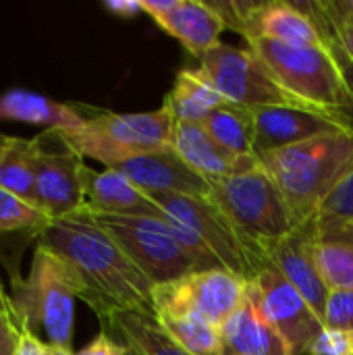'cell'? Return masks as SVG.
I'll return each instance as SVG.
<instances>
[{"mask_svg": "<svg viewBox=\"0 0 353 355\" xmlns=\"http://www.w3.org/2000/svg\"><path fill=\"white\" fill-rule=\"evenodd\" d=\"M117 168L123 175H127L148 196H160V193L196 196V198L212 196V183L206 177H202L198 171H193L175 152L173 146L158 152L129 158Z\"/></svg>", "mask_w": 353, "mask_h": 355, "instance_id": "obj_14", "label": "cell"}, {"mask_svg": "<svg viewBox=\"0 0 353 355\" xmlns=\"http://www.w3.org/2000/svg\"><path fill=\"white\" fill-rule=\"evenodd\" d=\"M6 139H8V135H4V133H0V150H2V146L6 144Z\"/></svg>", "mask_w": 353, "mask_h": 355, "instance_id": "obj_40", "label": "cell"}, {"mask_svg": "<svg viewBox=\"0 0 353 355\" xmlns=\"http://www.w3.org/2000/svg\"><path fill=\"white\" fill-rule=\"evenodd\" d=\"M46 349H48V343H44L40 337H35L29 331H21L15 355H46Z\"/></svg>", "mask_w": 353, "mask_h": 355, "instance_id": "obj_36", "label": "cell"}, {"mask_svg": "<svg viewBox=\"0 0 353 355\" xmlns=\"http://www.w3.org/2000/svg\"><path fill=\"white\" fill-rule=\"evenodd\" d=\"M0 121L44 125L46 129H75L83 114L77 104H62L29 89H8L0 94Z\"/></svg>", "mask_w": 353, "mask_h": 355, "instance_id": "obj_23", "label": "cell"}, {"mask_svg": "<svg viewBox=\"0 0 353 355\" xmlns=\"http://www.w3.org/2000/svg\"><path fill=\"white\" fill-rule=\"evenodd\" d=\"M35 206L50 223L79 212L83 208V156L64 141L58 129H46L35 135Z\"/></svg>", "mask_w": 353, "mask_h": 355, "instance_id": "obj_11", "label": "cell"}, {"mask_svg": "<svg viewBox=\"0 0 353 355\" xmlns=\"http://www.w3.org/2000/svg\"><path fill=\"white\" fill-rule=\"evenodd\" d=\"M21 324L12 312L0 310V355H15L21 337Z\"/></svg>", "mask_w": 353, "mask_h": 355, "instance_id": "obj_33", "label": "cell"}, {"mask_svg": "<svg viewBox=\"0 0 353 355\" xmlns=\"http://www.w3.org/2000/svg\"><path fill=\"white\" fill-rule=\"evenodd\" d=\"M327 48L331 50V54H333V58H335V62H337V67H339L343 79H345V85H347V89H350V96H352L350 108L343 110V112H339L337 116H339L350 129H353V60L352 56L341 48V44H339L335 37H331V35L327 37Z\"/></svg>", "mask_w": 353, "mask_h": 355, "instance_id": "obj_32", "label": "cell"}, {"mask_svg": "<svg viewBox=\"0 0 353 355\" xmlns=\"http://www.w3.org/2000/svg\"><path fill=\"white\" fill-rule=\"evenodd\" d=\"M125 355H139V354H135V352H133L131 347H127V352H125Z\"/></svg>", "mask_w": 353, "mask_h": 355, "instance_id": "obj_41", "label": "cell"}, {"mask_svg": "<svg viewBox=\"0 0 353 355\" xmlns=\"http://www.w3.org/2000/svg\"><path fill=\"white\" fill-rule=\"evenodd\" d=\"M210 198L266 266H270V252L300 227L279 185L260 162L246 173L212 181Z\"/></svg>", "mask_w": 353, "mask_h": 355, "instance_id": "obj_5", "label": "cell"}, {"mask_svg": "<svg viewBox=\"0 0 353 355\" xmlns=\"http://www.w3.org/2000/svg\"><path fill=\"white\" fill-rule=\"evenodd\" d=\"M83 285L75 270L54 252L37 243L27 279L12 281V308L23 331L54 347H73L75 302Z\"/></svg>", "mask_w": 353, "mask_h": 355, "instance_id": "obj_3", "label": "cell"}, {"mask_svg": "<svg viewBox=\"0 0 353 355\" xmlns=\"http://www.w3.org/2000/svg\"><path fill=\"white\" fill-rule=\"evenodd\" d=\"M327 329L353 333V291H331L322 318Z\"/></svg>", "mask_w": 353, "mask_h": 355, "instance_id": "obj_30", "label": "cell"}, {"mask_svg": "<svg viewBox=\"0 0 353 355\" xmlns=\"http://www.w3.org/2000/svg\"><path fill=\"white\" fill-rule=\"evenodd\" d=\"M206 133L229 154L252 158L254 156V112L248 106L233 102L223 104L200 123Z\"/></svg>", "mask_w": 353, "mask_h": 355, "instance_id": "obj_26", "label": "cell"}, {"mask_svg": "<svg viewBox=\"0 0 353 355\" xmlns=\"http://www.w3.org/2000/svg\"><path fill=\"white\" fill-rule=\"evenodd\" d=\"M246 283L229 270H198L152 289L156 314L196 316L221 329L246 297Z\"/></svg>", "mask_w": 353, "mask_h": 355, "instance_id": "obj_10", "label": "cell"}, {"mask_svg": "<svg viewBox=\"0 0 353 355\" xmlns=\"http://www.w3.org/2000/svg\"><path fill=\"white\" fill-rule=\"evenodd\" d=\"M125 352H127V347L123 343H119L112 335L102 331L94 341H89L75 355H125Z\"/></svg>", "mask_w": 353, "mask_h": 355, "instance_id": "obj_34", "label": "cell"}, {"mask_svg": "<svg viewBox=\"0 0 353 355\" xmlns=\"http://www.w3.org/2000/svg\"><path fill=\"white\" fill-rule=\"evenodd\" d=\"M92 216L119 243L129 260L152 281L154 287L200 270L187 252L177 243L164 218L112 216L94 212Z\"/></svg>", "mask_w": 353, "mask_h": 355, "instance_id": "obj_8", "label": "cell"}, {"mask_svg": "<svg viewBox=\"0 0 353 355\" xmlns=\"http://www.w3.org/2000/svg\"><path fill=\"white\" fill-rule=\"evenodd\" d=\"M254 112V156L260 158L268 152L283 150L312 137L350 129L339 116L325 112H310L298 108L262 106Z\"/></svg>", "mask_w": 353, "mask_h": 355, "instance_id": "obj_13", "label": "cell"}, {"mask_svg": "<svg viewBox=\"0 0 353 355\" xmlns=\"http://www.w3.org/2000/svg\"><path fill=\"white\" fill-rule=\"evenodd\" d=\"M35 162H37L35 137L25 139V137L8 135L6 144L0 150V189L35 206Z\"/></svg>", "mask_w": 353, "mask_h": 355, "instance_id": "obj_25", "label": "cell"}, {"mask_svg": "<svg viewBox=\"0 0 353 355\" xmlns=\"http://www.w3.org/2000/svg\"><path fill=\"white\" fill-rule=\"evenodd\" d=\"M306 355H353V333L325 327L310 343Z\"/></svg>", "mask_w": 353, "mask_h": 355, "instance_id": "obj_31", "label": "cell"}, {"mask_svg": "<svg viewBox=\"0 0 353 355\" xmlns=\"http://www.w3.org/2000/svg\"><path fill=\"white\" fill-rule=\"evenodd\" d=\"M164 331L189 355H227L221 329L196 316L156 314Z\"/></svg>", "mask_w": 353, "mask_h": 355, "instance_id": "obj_27", "label": "cell"}, {"mask_svg": "<svg viewBox=\"0 0 353 355\" xmlns=\"http://www.w3.org/2000/svg\"><path fill=\"white\" fill-rule=\"evenodd\" d=\"M50 225V218L35 206L0 189V235L8 233H40Z\"/></svg>", "mask_w": 353, "mask_h": 355, "instance_id": "obj_28", "label": "cell"}, {"mask_svg": "<svg viewBox=\"0 0 353 355\" xmlns=\"http://www.w3.org/2000/svg\"><path fill=\"white\" fill-rule=\"evenodd\" d=\"M248 48L287 92L304 102L333 116L350 108V89L327 42L322 46H291L268 37H252Z\"/></svg>", "mask_w": 353, "mask_h": 355, "instance_id": "obj_6", "label": "cell"}, {"mask_svg": "<svg viewBox=\"0 0 353 355\" xmlns=\"http://www.w3.org/2000/svg\"><path fill=\"white\" fill-rule=\"evenodd\" d=\"M227 102L229 100L214 87L202 67L179 71L173 89L164 96V104L171 108L177 123H202Z\"/></svg>", "mask_w": 353, "mask_h": 355, "instance_id": "obj_24", "label": "cell"}, {"mask_svg": "<svg viewBox=\"0 0 353 355\" xmlns=\"http://www.w3.org/2000/svg\"><path fill=\"white\" fill-rule=\"evenodd\" d=\"M0 310L2 312H12L15 314V308H12V300H10V293L6 291L2 279H0ZM17 316V314H15Z\"/></svg>", "mask_w": 353, "mask_h": 355, "instance_id": "obj_38", "label": "cell"}, {"mask_svg": "<svg viewBox=\"0 0 353 355\" xmlns=\"http://www.w3.org/2000/svg\"><path fill=\"white\" fill-rule=\"evenodd\" d=\"M335 37L341 48L352 56L353 60V23H335V25H329L327 29V37Z\"/></svg>", "mask_w": 353, "mask_h": 355, "instance_id": "obj_37", "label": "cell"}, {"mask_svg": "<svg viewBox=\"0 0 353 355\" xmlns=\"http://www.w3.org/2000/svg\"><path fill=\"white\" fill-rule=\"evenodd\" d=\"M104 8L114 17H123V19H133L137 15H144L141 0H108L104 2Z\"/></svg>", "mask_w": 353, "mask_h": 355, "instance_id": "obj_35", "label": "cell"}, {"mask_svg": "<svg viewBox=\"0 0 353 355\" xmlns=\"http://www.w3.org/2000/svg\"><path fill=\"white\" fill-rule=\"evenodd\" d=\"M246 295L266 318V322L283 337L291 355L308 354L310 343L325 329L322 318L273 266L246 283Z\"/></svg>", "mask_w": 353, "mask_h": 355, "instance_id": "obj_12", "label": "cell"}, {"mask_svg": "<svg viewBox=\"0 0 353 355\" xmlns=\"http://www.w3.org/2000/svg\"><path fill=\"white\" fill-rule=\"evenodd\" d=\"M316 218L300 225L289 237H285L268 256L273 268H277L310 304V308L325 318L329 300V287L316 264Z\"/></svg>", "mask_w": 353, "mask_h": 355, "instance_id": "obj_15", "label": "cell"}, {"mask_svg": "<svg viewBox=\"0 0 353 355\" xmlns=\"http://www.w3.org/2000/svg\"><path fill=\"white\" fill-rule=\"evenodd\" d=\"M37 243L75 270L83 285L81 302L100 320L125 310H152V281L85 208L52 220Z\"/></svg>", "mask_w": 353, "mask_h": 355, "instance_id": "obj_1", "label": "cell"}, {"mask_svg": "<svg viewBox=\"0 0 353 355\" xmlns=\"http://www.w3.org/2000/svg\"><path fill=\"white\" fill-rule=\"evenodd\" d=\"M300 225L318 216L325 200L353 171V129H341L258 158Z\"/></svg>", "mask_w": 353, "mask_h": 355, "instance_id": "obj_2", "label": "cell"}, {"mask_svg": "<svg viewBox=\"0 0 353 355\" xmlns=\"http://www.w3.org/2000/svg\"><path fill=\"white\" fill-rule=\"evenodd\" d=\"M318 218L353 227V171L325 200V204L318 210Z\"/></svg>", "mask_w": 353, "mask_h": 355, "instance_id": "obj_29", "label": "cell"}, {"mask_svg": "<svg viewBox=\"0 0 353 355\" xmlns=\"http://www.w3.org/2000/svg\"><path fill=\"white\" fill-rule=\"evenodd\" d=\"M152 198L162 208L166 218L183 225L198 239H202L206 248L218 258L225 270L241 277L243 281H252L262 270L270 268L246 245V241L239 237L225 212L212 202V198L177 193H160Z\"/></svg>", "mask_w": 353, "mask_h": 355, "instance_id": "obj_9", "label": "cell"}, {"mask_svg": "<svg viewBox=\"0 0 353 355\" xmlns=\"http://www.w3.org/2000/svg\"><path fill=\"white\" fill-rule=\"evenodd\" d=\"M175 152L210 183L246 173L258 164V158H241L223 150L200 123H177L173 135Z\"/></svg>", "mask_w": 353, "mask_h": 355, "instance_id": "obj_18", "label": "cell"}, {"mask_svg": "<svg viewBox=\"0 0 353 355\" xmlns=\"http://www.w3.org/2000/svg\"><path fill=\"white\" fill-rule=\"evenodd\" d=\"M314 252L329 291H353V227L316 216Z\"/></svg>", "mask_w": 353, "mask_h": 355, "instance_id": "obj_22", "label": "cell"}, {"mask_svg": "<svg viewBox=\"0 0 353 355\" xmlns=\"http://www.w3.org/2000/svg\"><path fill=\"white\" fill-rule=\"evenodd\" d=\"M202 71L210 77L214 87L233 104L248 108L279 106V108H298L310 112H325L302 98L287 92L268 67L250 50L235 48L218 42L210 48L200 60ZM329 114V112H325Z\"/></svg>", "mask_w": 353, "mask_h": 355, "instance_id": "obj_7", "label": "cell"}, {"mask_svg": "<svg viewBox=\"0 0 353 355\" xmlns=\"http://www.w3.org/2000/svg\"><path fill=\"white\" fill-rule=\"evenodd\" d=\"M104 333L139 355H189L160 324L154 310H125L100 320Z\"/></svg>", "mask_w": 353, "mask_h": 355, "instance_id": "obj_20", "label": "cell"}, {"mask_svg": "<svg viewBox=\"0 0 353 355\" xmlns=\"http://www.w3.org/2000/svg\"><path fill=\"white\" fill-rule=\"evenodd\" d=\"M268 37L291 46H322L327 37L295 2H254L246 40Z\"/></svg>", "mask_w": 353, "mask_h": 355, "instance_id": "obj_17", "label": "cell"}, {"mask_svg": "<svg viewBox=\"0 0 353 355\" xmlns=\"http://www.w3.org/2000/svg\"><path fill=\"white\" fill-rule=\"evenodd\" d=\"M83 208L94 214L164 218V212L156 204V200L146 191H141L119 168H106L98 173L85 166Z\"/></svg>", "mask_w": 353, "mask_h": 355, "instance_id": "obj_16", "label": "cell"}, {"mask_svg": "<svg viewBox=\"0 0 353 355\" xmlns=\"http://www.w3.org/2000/svg\"><path fill=\"white\" fill-rule=\"evenodd\" d=\"M83 121L75 129H58L64 141L83 158L117 168L129 158L173 146L175 116L162 102L150 112H112L77 104Z\"/></svg>", "mask_w": 353, "mask_h": 355, "instance_id": "obj_4", "label": "cell"}, {"mask_svg": "<svg viewBox=\"0 0 353 355\" xmlns=\"http://www.w3.org/2000/svg\"><path fill=\"white\" fill-rule=\"evenodd\" d=\"M156 25L177 37L185 50L200 60L221 42V33L227 29L223 19L212 8L198 0H177L175 8Z\"/></svg>", "mask_w": 353, "mask_h": 355, "instance_id": "obj_21", "label": "cell"}, {"mask_svg": "<svg viewBox=\"0 0 353 355\" xmlns=\"http://www.w3.org/2000/svg\"><path fill=\"white\" fill-rule=\"evenodd\" d=\"M221 337L227 355H291L283 337L266 322L248 295L221 327Z\"/></svg>", "mask_w": 353, "mask_h": 355, "instance_id": "obj_19", "label": "cell"}, {"mask_svg": "<svg viewBox=\"0 0 353 355\" xmlns=\"http://www.w3.org/2000/svg\"><path fill=\"white\" fill-rule=\"evenodd\" d=\"M46 355H75L71 349H64V347H54V345H48Z\"/></svg>", "mask_w": 353, "mask_h": 355, "instance_id": "obj_39", "label": "cell"}]
</instances>
